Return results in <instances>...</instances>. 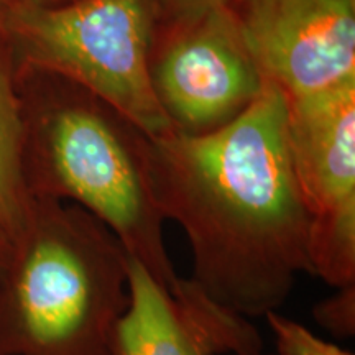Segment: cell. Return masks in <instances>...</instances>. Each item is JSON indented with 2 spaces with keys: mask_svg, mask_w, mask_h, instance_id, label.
<instances>
[{
  "mask_svg": "<svg viewBox=\"0 0 355 355\" xmlns=\"http://www.w3.org/2000/svg\"><path fill=\"white\" fill-rule=\"evenodd\" d=\"M288 97L273 83L227 125L146 137L163 219L184 230L191 282L239 316L265 318L313 275L311 216L286 137Z\"/></svg>",
  "mask_w": 355,
  "mask_h": 355,
  "instance_id": "1",
  "label": "cell"
},
{
  "mask_svg": "<svg viewBox=\"0 0 355 355\" xmlns=\"http://www.w3.org/2000/svg\"><path fill=\"white\" fill-rule=\"evenodd\" d=\"M130 255L83 207L33 196L0 266V355H107Z\"/></svg>",
  "mask_w": 355,
  "mask_h": 355,
  "instance_id": "2",
  "label": "cell"
},
{
  "mask_svg": "<svg viewBox=\"0 0 355 355\" xmlns=\"http://www.w3.org/2000/svg\"><path fill=\"white\" fill-rule=\"evenodd\" d=\"M50 76L56 92L44 105L24 102L30 193L83 207L159 285L175 290L183 278L168 255L165 219L150 188L146 135L92 92Z\"/></svg>",
  "mask_w": 355,
  "mask_h": 355,
  "instance_id": "3",
  "label": "cell"
},
{
  "mask_svg": "<svg viewBox=\"0 0 355 355\" xmlns=\"http://www.w3.org/2000/svg\"><path fill=\"white\" fill-rule=\"evenodd\" d=\"M159 20L158 0L12 2L0 32L19 68L76 84L157 137L173 132L150 79Z\"/></svg>",
  "mask_w": 355,
  "mask_h": 355,
  "instance_id": "4",
  "label": "cell"
},
{
  "mask_svg": "<svg viewBox=\"0 0 355 355\" xmlns=\"http://www.w3.org/2000/svg\"><path fill=\"white\" fill-rule=\"evenodd\" d=\"M288 146L311 216L313 275L355 283V76L288 97Z\"/></svg>",
  "mask_w": 355,
  "mask_h": 355,
  "instance_id": "5",
  "label": "cell"
},
{
  "mask_svg": "<svg viewBox=\"0 0 355 355\" xmlns=\"http://www.w3.org/2000/svg\"><path fill=\"white\" fill-rule=\"evenodd\" d=\"M150 79L173 130L188 135L227 125L266 84L229 6L159 20Z\"/></svg>",
  "mask_w": 355,
  "mask_h": 355,
  "instance_id": "6",
  "label": "cell"
},
{
  "mask_svg": "<svg viewBox=\"0 0 355 355\" xmlns=\"http://www.w3.org/2000/svg\"><path fill=\"white\" fill-rule=\"evenodd\" d=\"M257 66L286 97L355 76V0H234Z\"/></svg>",
  "mask_w": 355,
  "mask_h": 355,
  "instance_id": "7",
  "label": "cell"
},
{
  "mask_svg": "<svg viewBox=\"0 0 355 355\" xmlns=\"http://www.w3.org/2000/svg\"><path fill=\"white\" fill-rule=\"evenodd\" d=\"M130 303L107 355H239L263 349L250 319L216 303L189 278L168 290L139 261L128 263Z\"/></svg>",
  "mask_w": 355,
  "mask_h": 355,
  "instance_id": "8",
  "label": "cell"
},
{
  "mask_svg": "<svg viewBox=\"0 0 355 355\" xmlns=\"http://www.w3.org/2000/svg\"><path fill=\"white\" fill-rule=\"evenodd\" d=\"M25 112L19 64L0 32V235L10 243L21 232L33 196L25 176Z\"/></svg>",
  "mask_w": 355,
  "mask_h": 355,
  "instance_id": "9",
  "label": "cell"
},
{
  "mask_svg": "<svg viewBox=\"0 0 355 355\" xmlns=\"http://www.w3.org/2000/svg\"><path fill=\"white\" fill-rule=\"evenodd\" d=\"M275 336L277 355H354L337 344L318 337L304 324L272 311L265 316Z\"/></svg>",
  "mask_w": 355,
  "mask_h": 355,
  "instance_id": "10",
  "label": "cell"
},
{
  "mask_svg": "<svg viewBox=\"0 0 355 355\" xmlns=\"http://www.w3.org/2000/svg\"><path fill=\"white\" fill-rule=\"evenodd\" d=\"M336 290L334 295L314 306V319L334 336L352 337L355 332V283Z\"/></svg>",
  "mask_w": 355,
  "mask_h": 355,
  "instance_id": "11",
  "label": "cell"
},
{
  "mask_svg": "<svg viewBox=\"0 0 355 355\" xmlns=\"http://www.w3.org/2000/svg\"><path fill=\"white\" fill-rule=\"evenodd\" d=\"M163 20H178L199 15L216 7L230 6L234 0H158Z\"/></svg>",
  "mask_w": 355,
  "mask_h": 355,
  "instance_id": "12",
  "label": "cell"
},
{
  "mask_svg": "<svg viewBox=\"0 0 355 355\" xmlns=\"http://www.w3.org/2000/svg\"><path fill=\"white\" fill-rule=\"evenodd\" d=\"M8 250H10V243H8L6 239H3L2 235H0V266H2L3 261L7 260Z\"/></svg>",
  "mask_w": 355,
  "mask_h": 355,
  "instance_id": "13",
  "label": "cell"
},
{
  "mask_svg": "<svg viewBox=\"0 0 355 355\" xmlns=\"http://www.w3.org/2000/svg\"><path fill=\"white\" fill-rule=\"evenodd\" d=\"M13 2H32V3H44V6H51V3L69 2V0H13Z\"/></svg>",
  "mask_w": 355,
  "mask_h": 355,
  "instance_id": "14",
  "label": "cell"
},
{
  "mask_svg": "<svg viewBox=\"0 0 355 355\" xmlns=\"http://www.w3.org/2000/svg\"><path fill=\"white\" fill-rule=\"evenodd\" d=\"M12 2H13V0H0V24H2L3 15H6L7 8H8V6H10Z\"/></svg>",
  "mask_w": 355,
  "mask_h": 355,
  "instance_id": "15",
  "label": "cell"
},
{
  "mask_svg": "<svg viewBox=\"0 0 355 355\" xmlns=\"http://www.w3.org/2000/svg\"><path fill=\"white\" fill-rule=\"evenodd\" d=\"M239 355H277V354H263L261 350H259V352H252V354H239Z\"/></svg>",
  "mask_w": 355,
  "mask_h": 355,
  "instance_id": "16",
  "label": "cell"
}]
</instances>
